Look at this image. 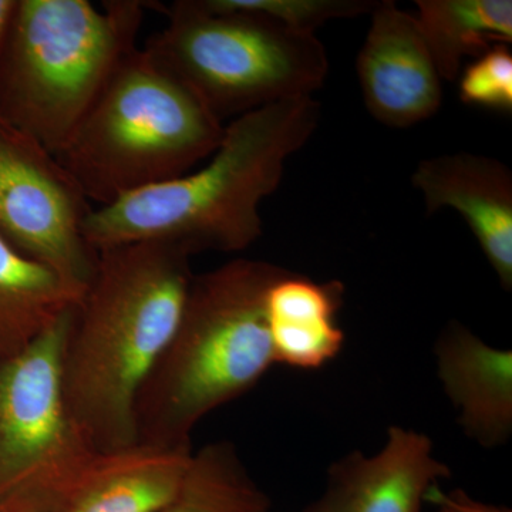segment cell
<instances>
[{
    "label": "cell",
    "instance_id": "52a82bcc",
    "mask_svg": "<svg viewBox=\"0 0 512 512\" xmlns=\"http://www.w3.org/2000/svg\"><path fill=\"white\" fill-rule=\"evenodd\" d=\"M73 309L18 355L0 360V512H63L97 454L63 399Z\"/></svg>",
    "mask_w": 512,
    "mask_h": 512
},
{
    "label": "cell",
    "instance_id": "277c9868",
    "mask_svg": "<svg viewBox=\"0 0 512 512\" xmlns=\"http://www.w3.org/2000/svg\"><path fill=\"white\" fill-rule=\"evenodd\" d=\"M148 5L16 0L0 42V117L57 156L136 49Z\"/></svg>",
    "mask_w": 512,
    "mask_h": 512
},
{
    "label": "cell",
    "instance_id": "7a4b0ae2",
    "mask_svg": "<svg viewBox=\"0 0 512 512\" xmlns=\"http://www.w3.org/2000/svg\"><path fill=\"white\" fill-rule=\"evenodd\" d=\"M320 111L308 96L237 117L200 170L90 212L86 241L97 252L130 242H163L191 256L245 251L262 235V201L278 190L286 161L315 134Z\"/></svg>",
    "mask_w": 512,
    "mask_h": 512
},
{
    "label": "cell",
    "instance_id": "9c48e42d",
    "mask_svg": "<svg viewBox=\"0 0 512 512\" xmlns=\"http://www.w3.org/2000/svg\"><path fill=\"white\" fill-rule=\"evenodd\" d=\"M370 15L356 63L367 111L389 127L429 120L443 103V80L416 16L392 0L377 2Z\"/></svg>",
    "mask_w": 512,
    "mask_h": 512
},
{
    "label": "cell",
    "instance_id": "8992f818",
    "mask_svg": "<svg viewBox=\"0 0 512 512\" xmlns=\"http://www.w3.org/2000/svg\"><path fill=\"white\" fill-rule=\"evenodd\" d=\"M165 15L167 25L143 49L222 123L313 96L328 77V55L316 35L205 0H178Z\"/></svg>",
    "mask_w": 512,
    "mask_h": 512
},
{
    "label": "cell",
    "instance_id": "ba28073f",
    "mask_svg": "<svg viewBox=\"0 0 512 512\" xmlns=\"http://www.w3.org/2000/svg\"><path fill=\"white\" fill-rule=\"evenodd\" d=\"M92 211L55 154L0 117V235L80 295L97 262L84 237Z\"/></svg>",
    "mask_w": 512,
    "mask_h": 512
},
{
    "label": "cell",
    "instance_id": "5bb4252c",
    "mask_svg": "<svg viewBox=\"0 0 512 512\" xmlns=\"http://www.w3.org/2000/svg\"><path fill=\"white\" fill-rule=\"evenodd\" d=\"M343 293L339 281L316 282L288 269L269 286L265 319L275 363L316 370L339 355Z\"/></svg>",
    "mask_w": 512,
    "mask_h": 512
},
{
    "label": "cell",
    "instance_id": "ffe728a7",
    "mask_svg": "<svg viewBox=\"0 0 512 512\" xmlns=\"http://www.w3.org/2000/svg\"><path fill=\"white\" fill-rule=\"evenodd\" d=\"M426 503L433 505L436 512H512L505 505L477 500L460 488L446 491L440 485L431 488Z\"/></svg>",
    "mask_w": 512,
    "mask_h": 512
},
{
    "label": "cell",
    "instance_id": "4fadbf2b",
    "mask_svg": "<svg viewBox=\"0 0 512 512\" xmlns=\"http://www.w3.org/2000/svg\"><path fill=\"white\" fill-rule=\"evenodd\" d=\"M192 453L140 441L97 451L63 512H156L177 495Z\"/></svg>",
    "mask_w": 512,
    "mask_h": 512
},
{
    "label": "cell",
    "instance_id": "d6986e66",
    "mask_svg": "<svg viewBox=\"0 0 512 512\" xmlns=\"http://www.w3.org/2000/svg\"><path fill=\"white\" fill-rule=\"evenodd\" d=\"M457 80L464 104L512 113V53L507 46H494L471 60Z\"/></svg>",
    "mask_w": 512,
    "mask_h": 512
},
{
    "label": "cell",
    "instance_id": "5b68a950",
    "mask_svg": "<svg viewBox=\"0 0 512 512\" xmlns=\"http://www.w3.org/2000/svg\"><path fill=\"white\" fill-rule=\"evenodd\" d=\"M224 131L188 87L136 47L56 157L87 200L106 207L190 173Z\"/></svg>",
    "mask_w": 512,
    "mask_h": 512
},
{
    "label": "cell",
    "instance_id": "44dd1931",
    "mask_svg": "<svg viewBox=\"0 0 512 512\" xmlns=\"http://www.w3.org/2000/svg\"><path fill=\"white\" fill-rule=\"evenodd\" d=\"M305 512H346L345 501L338 487L328 481L325 493L309 505Z\"/></svg>",
    "mask_w": 512,
    "mask_h": 512
},
{
    "label": "cell",
    "instance_id": "2e32d148",
    "mask_svg": "<svg viewBox=\"0 0 512 512\" xmlns=\"http://www.w3.org/2000/svg\"><path fill=\"white\" fill-rule=\"evenodd\" d=\"M416 19L441 80L456 82L467 59L512 42L511 0H417Z\"/></svg>",
    "mask_w": 512,
    "mask_h": 512
},
{
    "label": "cell",
    "instance_id": "9a60e30c",
    "mask_svg": "<svg viewBox=\"0 0 512 512\" xmlns=\"http://www.w3.org/2000/svg\"><path fill=\"white\" fill-rule=\"evenodd\" d=\"M82 298L0 235V360L28 348Z\"/></svg>",
    "mask_w": 512,
    "mask_h": 512
},
{
    "label": "cell",
    "instance_id": "30bf717a",
    "mask_svg": "<svg viewBox=\"0 0 512 512\" xmlns=\"http://www.w3.org/2000/svg\"><path fill=\"white\" fill-rule=\"evenodd\" d=\"M427 214L451 208L467 222L505 291L512 289V173L480 154L427 158L412 175Z\"/></svg>",
    "mask_w": 512,
    "mask_h": 512
},
{
    "label": "cell",
    "instance_id": "ac0fdd59",
    "mask_svg": "<svg viewBox=\"0 0 512 512\" xmlns=\"http://www.w3.org/2000/svg\"><path fill=\"white\" fill-rule=\"evenodd\" d=\"M208 6L228 12H247L281 23L299 33L315 35L332 20L355 19L372 12L373 0H205Z\"/></svg>",
    "mask_w": 512,
    "mask_h": 512
},
{
    "label": "cell",
    "instance_id": "3957f363",
    "mask_svg": "<svg viewBox=\"0 0 512 512\" xmlns=\"http://www.w3.org/2000/svg\"><path fill=\"white\" fill-rule=\"evenodd\" d=\"M285 271L239 258L194 276L173 338L138 392L137 441L191 448L207 414L254 389L275 365L265 296Z\"/></svg>",
    "mask_w": 512,
    "mask_h": 512
},
{
    "label": "cell",
    "instance_id": "7c38bea8",
    "mask_svg": "<svg viewBox=\"0 0 512 512\" xmlns=\"http://www.w3.org/2000/svg\"><path fill=\"white\" fill-rule=\"evenodd\" d=\"M451 476L426 434L392 426L373 456L352 453L330 468L328 481L346 512H421L431 488Z\"/></svg>",
    "mask_w": 512,
    "mask_h": 512
},
{
    "label": "cell",
    "instance_id": "e0dca14e",
    "mask_svg": "<svg viewBox=\"0 0 512 512\" xmlns=\"http://www.w3.org/2000/svg\"><path fill=\"white\" fill-rule=\"evenodd\" d=\"M268 495L249 476L234 444L217 441L192 453L177 495L156 512H269Z\"/></svg>",
    "mask_w": 512,
    "mask_h": 512
},
{
    "label": "cell",
    "instance_id": "8fae6325",
    "mask_svg": "<svg viewBox=\"0 0 512 512\" xmlns=\"http://www.w3.org/2000/svg\"><path fill=\"white\" fill-rule=\"evenodd\" d=\"M437 375L461 429L485 448L503 446L512 433V352L494 348L460 323L441 332Z\"/></svg>",
    "mask_w": 512,
    "mask_h": 512
},
{
    "label": "cell",
    "instance_id": "6da1fadb",
    "mask_svg": "<svg viewBox=\"0 0 512 512\" xmlns=\"http://www.w3.org/2000/svg\"><path fill=\"white\" fill-rule=\"evenodd\" d=\"M190 261L163 242L97 252L62 357L64 404L94 450L136 443L138 392L180 322L195 276Z\"/></svg>",
    "mask_w": 512,
    "mask_h": 512
},
{
    "label": "cell",
    "instance_id": "7402d4cb",
    "mask_svg": "<svg viewBox=\"0 0 512 512\" xmlns=\"http://www.w3.org/2000/svg\"><path fill=\"white\" fill-rule=\"evenodd\" d=\"M16 0H0V42H2L5 30L8 28L10 15L15 8Z\"/></svg>",
    "mask_w": 512,
    "mask_h": 512
}]
</instances>
